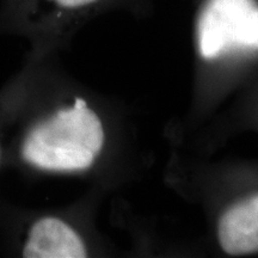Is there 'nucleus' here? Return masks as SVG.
<instances>
[{"label":"nucleus","instance_id":"obj_1","mask_svg":"<svg viewBox=\"0 0 258 258\" xmlns=\"http://www.w3.org/2000/svg\"><path fill=\"white\" fill-rule=\"evenodd\" d=\"M30 86L6 147L4 167L28 175H83L98 165L106 146L102 115L82 95L48 98L35 60Z\"/></svg>","mask_w":258,"mask_h":258},{"label":"nucleus","instance_id":"obj_2","mask_svg":"<svg viewBox=\"0 0 258 258\" xmlns=\"http://www.w3.org/2000/svg\"><path fill=\"white\" fill-rule=\"evenodd\" d=\"M0 239L10 256L84 258L90 256L85 234L70 219L0 202Z\"/></svg>","mask_w":258,"mask_h":258},{"label":"nucleus","instance_id":"obj_3","mask_svg":"<svg viewBox=\"0 0 258 258\" xmlns=\"http://www.w3.org/2000/svg\"><path fill=\"white\" fill-rule=\"evenodd\" d=\"M196 41L200 55L207 61L258 50V4L254 0H206Z\"/></svg>","mask_w":258,"mask_h":258},{"label":"nucleus","instance_id":"obj_4","mask_svg":"<svg viewBox=\"0 0 258 258\" xmlns=\"http://www.w3.org/2000/svg\"><path fill=\"white\" fill-rule=\"evenodd\" d=\"M219 245L230 256L258 252V194L233 203L219 218Z\"/></svg>","mask_w":258,"mask_h":258},{"label":"nucleus","instance_id":"obj_5","mask_svg":"<svg viewBox=\"0 0 258 258\" xmlns=\"http://www.w3.org/2000/svg\"><path fill=\"white\" fill-rule=\"evenodd\" d=\"M35 63V60H29L0 90V169L4 167L6 147L30 86Z\"/></svg>","mask_w":258,"mask_h":258},{"label":"nucleus","instance_id":"obj_6","mask_svg":"<svg viewBox=\"0 0 258 258\" xmlns=\"http://www.w3.org/2000/svg\"><path fill=\"white\" fill-rule=\"evenodd\" d=\"M103 0H34L29 22L47 36L51 28H57L67 19L77 17L95 8Z\"/></svg>","mask_w":258,"mask_h":258}]
</instances>
